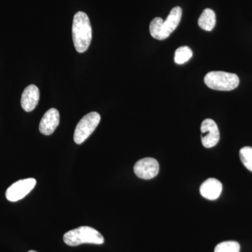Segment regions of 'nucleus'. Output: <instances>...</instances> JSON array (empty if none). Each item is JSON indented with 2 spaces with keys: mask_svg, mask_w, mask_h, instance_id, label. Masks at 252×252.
I'll list each match as a JSON object with an SVG mask.
<instances>
[{
  "mask_svg": "<svg viewBox=\"0 0 252 252\" xmlns=\"http://www.w3.org/2000/svg\"><path fill=\"white\" fill-rule=\"evenodd\" d=\"M72 39L78 53L87 51L92 40V28L86 13L79 11L74 15L72 23Z\"/></svg>",
  "mask_w": 252,
  "mask_h": 252,
  "instance_id": "obj_1",
  "label": "nucleus"
},
{
  "mask_svg": "<svg viewBox=\"0 0 252 252\" xmlns=\"http://www.w3.org/2000/svg\"><path fill=\"white\" fill-rule=\"evenodd\" d=\"M66 245L71 247L79 246L82 244L102 245L104 239L97 230L90 226H81L69 230L63 236Z\"/></svg>",
  "mask_w": 252,
  "mask_h": 252,
  "instance_id": "obj_2",
  "label": "nucleus"
},
{
  "mask_svg": "<svg viewBox=\"0 0 252 252\" xmlns=\"http://www.w3.org/2000/svg\"><path fill=\"white\" fill-rule=\"evenodd\" d=\"M205 84L210 89L220 91H230L236 89L240 83L238 76L233 73L212 71L204 78Z\"/></svg>",
  "mask_w": 252,
  "mask_h": 252,
  "instance_id": "obj_3",
  "label": "nucleus"
},
{
  "mask_svg": "<svg viewBox=\"0 0 252 252\" xmlns=\"http://www.w3.org/2000/svg\"><path fill=\"white\" fill-rule=\"evenodd\" d=\"M100 120V115L97 112H91L84 116L78 123L74 130V140L75 143L81 144L85 142L95 130Z\"/></svg>",
  "mask_w": 252,
  "mask_h": 252,
  "instance_id": "obj_4",
  "label": "nucleus"
},
{
  "mask_svg": "<svg viewBox=\"0 0 252 252\" xmlns=\"http://www.w3.org/2000/svg\"><path fill=\"white\" fill-rule=\"evenodd\" d=\"M36 181L34 178L25 179L15 182L6 191V198L10 202H17L24 198L34 188Z\"/></svg>",
  "mask_w": 252,
  "mask_h": 252,
  "instance_id": "obj_5",
  "label": "nucleus"
},
{
  "mask_svg": "<svg viewBox=\"0 0 252 252\" xmlns=\"http://www.w3.org/2000/svg\"><path fill=\"white\" fill-rule=\"evenodd\" d=\"M202 144L205 148L215 147L220 139V130L216 123L212 119L204 120L200 127Z\"/></svg>",
  "mask_w": 252,
  "mask_h": 252,
  "instance_id": "obj_6",
  "label": "nucleus"
},
{
  "mask_svg": "<svg viewBox=\"0 0 252 252\" xmlns=\"http://www.w3.org/2000/svg\"><path fill=\"white\" fill-rule=\"evenodd\" d=\"M159 172V164L153 158H145L136 162L134 172L139 178L152 180Z\"/></svg>",
  "mask_w": 252,
  "mask_h": 252,
  "instance_id": "obj_7",
  "label": "nucleus"
},
{
  "mask_svg": "<svg viewBox=\"0 0 252 252\" xmlns=\"http://www.w3.org/2000/svg\"><path fill=\"white\" fill-rule=\"evenodd\" d=\"M60 124V114L58 109L51 108L49 109L43 116L40 124L39 131L44 135H50L54 133Z\"/></svg>",
  "mask_w": 252,
  "mask_h": 252,
  "instance_id": "obj_8",
  "label": "nucleus"
},
{
  "mask_svg": "<svg viewBox=\"0 0 252 252\" xmlns=\"http://www.w3.org/2000/svg\"><path fill=\"white\" fill-rule=\"evenodd\" d=\"M182 16V9L180 6H175L170 11L166 19L162 25V40L167 39L175 31L180 24Z\"/></svg>",
  "mask_w": 252,
  "mask_h": 252,
  "instance_id": "obj_9",
  "label": "nucleus"
},
{
  "mask_svg": "<svg viewBox=\"0 0 252 252\" xmlns=\"http://www.w3.org/2000/svg\"><path fill=\"white\" fill-rule=\"evenodd\" d=\"M39 91L35 85L28 86L23 91L21 96V106L26 112L34 110L39 103Z\"/></svg>",
  "mask_w": 252,
  "mask_h": 252,
  "instance_id": "obj_10",
  "label": "nucleus"
},
{
  "mask_svg": "<svg viewBox=\"0 0 252 252\" xmlns=\"http://www.w3.org/2000/svg\"><path fill=\"white\" fill-rule=\"evenodd\" d=\"M221 191L222 184L217 179H208L200 186V193L202 196L207 200H217Z\"/></svg>",
  "mask_w": 252,
  "mask_h": 252,
  "instance_id": "obj_11",
  "label": "nucleus"
},
{
  "mask_svg": "<svg viewBox=\"0 0 252 252\" xmlns=\"http://www.w3.org/2000/svg\"><path fill=\"white\" fill-rule=\"evenodd\" d=\"M216 25V14L211 9H205L198 19V26L205 31H212Z\"/></svg>",
  "mask_w": 252,
  "mask_h": 252,
  "instance_id": "obj_12",
  "label": "nucleus"
},
{
  "mask_svg": "<svg viewBox=\"0 0 252 252\" xmlns=\"http://www.w3.org/2000/svg\"><path fill=\"white\" fill-rule=\"evenodd\" d=\"M192 56H193V52L189 46H181L176 50L175 62L178 64H185L191 59Z\"/></svg>",
  "mask_w": 252,
  "mask_h": 252,
  "instance_id": "obj_13",
  "label": "nucleus"
},
{
  "mask_svg": "<svg viewBox=\"0 0 252 252\" xmlns=\"http://www.w3.org/2000/svg\"><path fill=\"white\" fill-rule=\"evenodd\" d=\"M163 20L161 18L157 17L152 20L149 26L151 35L154 39L162 40V25Z\"/></svg>",
  "mask_w": 252,
  "mask_h": 252,
  "instance_id": "obj_14",
  "label": "nucleus"
},
{
  "mask_svg": "<svg viewBox=\"0 0 252 252\" xmlns=\"http://www.w3.org/2000/svg\"><path fill=\"white\" fill-rule=\"evenodd\" d=\"M240 244L235 241L222 242L217 245L215 252H240Z\"/></svg>",
  "mask_w": 252,
  "mask_h": 252,
  "instance_id": "obj_15",
  "label": "nucleus"
},
{
  "mask_svg": "<svg viewBox=\"0 0 252 252\" xmlns=\"http://www.w3.org/2000/svg\"><path fill=\"white\" fill-rule=\"evenodd\" d=\"M240 158L245 167L252 172V147H245L240 149Z\"/></svg>",
  "mask_w": 252,
  "mask_h": 252,
  "instance_id": "obj_16",
  "label": "nucleus"
},
{
  "mask_svg": "<svg viewBox=\"0 0 252 252\" xmlns=\"http://www.w3.org/2000/svg\"><path fill=\"white\" fill-rule=\"evenodd\" d=\"M28 252H37L34 251V250H30V251Z\"/></svg>",
  "mask_w": 252,
  "mask_h": 252,
  "instance_id": "obj_17",
  "label": "nucleus"
}]
</instances>
